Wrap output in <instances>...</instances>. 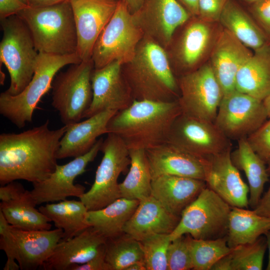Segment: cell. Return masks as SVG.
Returning a JSON list of instances; mask_svg holds the SVG:
<instances>
[{"label":"cell","instance_id":"6da1fadb","mask_svg":"<svg viewBox=\"0 0 270 270\" xmlns=\"http://www.w3.org/2000/svg\"><path fill=\"white\" fill-rule=\"evenodd\" d=\"M49 122L20 133L0 134V184L18 180L32 184L46 178L55 170L64 125L50 130Z\"/></svg>","mask_w":270,"mask_h":270},{"label":"cell","instance_id":"7a4b0ae2","mask_svg":"<svg viewBox=\"0 0 270 270\" xmlns=\"http://www.w3.org/2000/svg\"><path fill=\"white\" fill-rule=\"evenodd\" d=\"M182 112L178 100H134L110 119L107 134L118 136L128 149L146 150L167 142L172 124Z\"/></svg>","mask_w":270,"mask_h":270},{"label":"cell","instance_id":"3957f363","mask_svg":"<svg viewBox=\"0 0 270 270\" xmlns=\"http://www.w3.org/2000/svg\"><path fill=\"white\" fill-rule=\"evenodd\" d=\"M134 100H178L180 90L165 48L144 36L134 57L122 67Z\"/></svg>","mask_w":270,"mask_h":270},{"label":"cell","instance_id":"277c9868","mask_svg":"<svg viewBox=\"0 0 270 270\" xmlns=\"http://www.w3.org/2000/svg\"><path fill=\"white\" fill-rule=\"evenodd\" d=\"M28 27L38 52L54 55L77 53L78 38L69 1L28 8L16 14Z\"/></svg>","mask_w":270,"mask_h":270},{"label":"cell","instance_id":"5b68a950","mask_svg":"<svg viewBox=\"0 0 270 270\" xmlns=\"http://www.w3.org/2000/svg\"><path fill=\"white\" fill-rule=\"evenodd\" d=\"M78 53L54 55L38 52L33 76L19 94H0V113L18 128L32 120L34 112L42 97L52 88L58 72L66 65L80 63Z\"/></svg>","mask_w":270,"mask_h":270},{"label":"cell","instance_id":"8992f818","mask_svg":"<svg viewBox=\"0 0 270 270\" xmlns=\"http://www.w3.org/2000/svg\"><path fill=\"white\" fill-rule=\"evenodd\" d=\"M0 25L3 34L0 42V60L10 79L8 88L4 92L16 96L31 80L38 52L28 27L18 16L0 20Z\"/></svg>","mask_w":270,"mask_h":270},{"label":"cell","instance_id":"52a82bcc","mask_svg":"<svg viewBox=\"0 0 270 270\" xmlns=\"http://www.w3.org/2000/svg\"><path fill=\"white\" fill-rule=\"evenodd\" d=\"M144 34L133 14L122 0L94 46L92 59L94 68H102L116 60L125 64L132 60Z\"/></svg>","mask_w":270,"mask_h":270},{"label":"cell","instance_id":"ba28073f","mask_svg":"<svg viewBox=\"0 0 270 270\" xmlns=\"http://www.w3.org/2000/svg\"><path fill=\"white\" fill-rule=\"evenodd\" d=\"M232 206L207 186L182 212L170 240L186 234L195 239L226 236Z\"/></svg>","mask_w":270,"mask_h":270},{"label":"cell","instance_id":"9c48e42d","mask_svg":"<svg viewBox=\"0 0 270 270\" xmlns=\"http://www.w3.org/2000/svg\"><path fill=\"white\" fill-rule=\"evenodd\" d=\"M92 59L70 64L56 74L52 83V105L59 113L64 125L80 122L92 99Z\"/></svg>","mask_w":270,"mask_h":270},{"label":"cell","instance_id":"30bf717a","mask_svg":"<svg viewBox=\"0 0 270 270\" xmlns=\"http://www.w3.org/2000/svg\"><path fill=\"white\" fill-rule=\"evenodd\" d=\"M106 134L100 150L103 156L94 182L79 198L88 210L103 208L121 198L118 180L130 163L129 149L124 141L114 134Z\"/></svg>","mask_w":270,"mask_h":270},{"label":"cell","instance_id":"8fae6325","mask_svg":"<svg viewBox=\"0 0 270 270\" xmlns=\"http://www.w3.org/2000/svg\"><path fill=\"white\" fill-rule=\"evenodd\" d=\"M177 80L180 94L178 102L182 112L214 122L224 93L210 64Z\"/></svg>","mask_w":270,"mask_h":270},{"label":"cell","instance_id":"7c38bea8","mask_svg":"<svg viewBox=\"0 0 270 270\" xmlns=\"http://www.w3.org/2000/svg\"><path fill=\"white\" fill-rule=\"evenodd\" d=\"M268 118L263 101L235 90L223 96L214 123L230 140H238Z\"/></svg>","mask_w":270,"mask_h":270},{"label":"cell","instance_id":"4fadbf2b","mask_svg":"<svg viewBox=\"0 0 270 270\" xmlns=\"http://www.w3.org/2000/svg\"><path fill=\"white\" fill-rule=\"evenodd\" d=\"M167 142L200 158L232 148L230 140L214 122L182 112L171 127Z\"/></svg>","mask_w":270,"mask_h":270},{"label":"cell","instance_id":"5bb4252c","mask_svg":"<svg viewBox=\"0 0 270 270\" xmlns=\"http://www.w3.org/2000/svg\"><path fill=\"white\" fill-rule=\"evenodd\" d=\"M104 140H98L86 154L74 158L63 165L57 164L55 170L46 179L33 183V188L28 190L30 198L36 206L66 200L70 196L80 198L84 192L82 185L75 184L76 178L86 171L89 163L92 162L100 151Z\"/></svg>","mask_w":270,"mask_h":270},{"label":"cell","instance_id":"9a60e30c","mask_svg":"<svg viewBox=\"0 0 270 270\" xmlns=\"http://www.w3.org/2000/svg\"><path fill=\"white\" fill-rule=\"evenodd\" d=\"M122 66L116 60L93 70L90 78L92 99L83 118L106 110L118 112L132 104L134 98L123 76Z\"/></svg>","mask_w":270,"mask_h":270},{"label":"cell","instance_id":"2e32d148","mask_svg":"<svg viewBox=\"0 0 270 270\" xmlns=\"http://www.w3.org/2000/svg\"><path fill=\"white\" fill-rule=\"evenodd\" d=\"M132 14L144 36L165 48L190 14L177 0H148Z\"/></svg>","mask_w":270,"mask_h":270},{"label":"cell","instance_id":"e0dca14e","mask_svg":"<svg viewBox=\"0 0 270 270\" xmlns=\"http://www.w3.org/2000/svg\"><path fill=\"white\" fill-rule=\"evenodd\" d=\"M78 38L77 53L82 61L92 59L101 32L112 17L116 0H70Z\"/></svg>","mask_w":270,"mask_h":270},{"label":"cell","instance_id":"ac0fdd59","mask_svg":"<svg viewBox=\"0 0 270 270\" xmlns=\"http://www.w3.org/2000/svg\"><path fill=\"white\" fill-rule=\"evenodd\" d=\"M231 152L232 148L206 158L204 181L208 188L232 207L247 208L249 187L233 164Z\"/></svg>","mask_w":270,"mask_h":270},{"label":"cell","instance_id":"d6986e66","mask_svg":"<svg viewBox=\"0 0 270 270\" xmlns=\"http://www.w3.org/2000/svg\"><path fill=\"white\" fill-rule=\"evenodd\" d=\"M145 150L152 179L172 175L205 180L206 158H198L168 142Z\"/></svg>","mask_w":270,"mask_h":270},{"label":"cell","instance_id":"ffe728a7","mask_svg":"<svg viewBox=\"0 0 270 270\" xmlns=\"http://www.w3.org/2000/svg\"><path fill=\"white\" fill-rule=\"evenodd\" d=\"M106 238L92 226L67 240H61L44 263L45 270H71L105 250Z\"/></svg>","mask_w":270,"mask_h":270},{"label":"cell","instance_id":"44dd1931","mask_svg":"<svg viewBox=\"0 0 270 270\" xmlns=\"http://www.w3.org/2000/svg\"><path fill=\"white\" fill-rule=\"evenodd\" d=\"M12 226V225H11ZM15 258L22 270L42 267L64 236L62 230H26L12 226Z\"/></svg>","mask_w":270,"mask_h":270},{"label":"cell","instance_id":"7402d4cb","mask_svg":"<svg viewBox=\"0 0 270 270\" xmlns=\"http://www.w3.org/2000/svg\"><path fill=\"white\" fill-rule=\"evenodd\" d=\"M228 30L218 35L210 56V64L224 95L235 90L238 72L252 52Z\"/></svg>","mask_w":270,"mask_h":270},{"label":"cell","instance_id":"603a6c76","mask_svg":"<svg viewBox=\"0 0 270 270\" xmlns=\"http://www.w3.org/2000/svg\"><path fill=\"white\" fill-rule=\"evenodd\" d=\"M180 218L169 212L150 195L140 200L126 224L124 232L140 242L154 234H170Z\"/></svg>","mask_w":270,"mask_h":270},{"label":"cell","instance_id":"cb8c5ba5","mask_svg":"<svg viewBox=\"0 0 270 270\" xmlns=\"http://www.w3.org/2000/svg\"><path fill=\"white\" fill-rule=\"evenodd\" d=\"M118 112L106 110L86 120L67 126L57 152L58 160L82 156L92 148L101 135L107 134L106 127L110 119Z\"/></svg>","mask_w":270,"mask_h":270},{"label":"cell","instance_id":"d4e9b609","mask_svg":"<svg viewBox=\"0 0 270 270\" xmlns=\"http://www.w3.org/2000/svg\"><path fill=\"white\" fill-rule=\"evenodd\" d=\"M206 186L203 180L163 175L152 179L151 196L169 212L180 216L182 211Z\"/></svg>","mask_w":270,"mask_h":270},{"label":"cell","instance_id":"484cf974","mask_svg":"<svg viewBox=\"0 0 270 270\" xmlns=\"http://www.w3.org/2000/svg\"><path fill=\"white\" fill-rule=\"evenodd\" d=\"M235 90L263 101L270 93V44L254 50L238 70Z\"/></svg>","mask_w":270,"mask_h":270},{"label":"cell","instance_id":"4316f807","mask_svg":"<svg viewBox=\"0 0 270 270\" xmlns=\"http://www.w3.org/2000/svg\"><path fill=\"white\" fill-rule=\"evenodd\" d=\"M139 202L121 197L103 208L88 210L85 222L106 239L115 238L124 234V226Z\"/></svg>","mask_w":270,"mask_h":270},{"label":"cell","instance_id":"83f0119b","mask_svg":"<svg viewBox=\"0 0 270 270\" xmlns=\"http://www.w3.org/2000/svg\"><path fill=\"white\" fill-rule=\"evenodd\" d=\"M212 31L208 22L200 18L189 24L182 36L176 51L180 76L196 68L210 44Z\"/></svg>","mask_w":270,"mask_h":270},{"label":"cell","instance_id":"f1b7e54d","mask_svg":"<svg viewBox=\"0 0 270 270\" xmlns=\"http://www.w3.org/2000/svg\"><path fill=\"white\" fill-rule=\"evenodd\" d=\"M230 158L234 166L246 174L249 184V205L254 209L270 176L267 171L266 163L250 148L246 138L238 140L237 148L231 152Z\"/></svg>","mask_w":270,"mask_h":270},{"label":"cell","instance_id":"f546056e","mask_svg":"<svg viewBox=\"0 0 270 270\" xmlns=\"http://www.w3.org/2000/svg\"><path fill=\"white\" fill-rule=\"evenodd\" d=\"M270 230V218L260 216L254 210L232 207L226 236L230 248L252 243Z\"/></svg>","mask_w":270,"mask_h":270},{"label":"cell","instance_id":"4dcf8cb0","mask_svg":"<svg viewBox=\"0 0 270 270\" xmlns=\"http://www.w3.org/2000/svg\"><path fill=\"white\" fill-rule=\"evenodd\" d=\"M219 20L244 45L254 50L266 44L264 31L234 0H228Z\"/></svg>","mask_w":270,"mask_h":270},{"label":"cell","instance_id":"1f68e13d","mask_svg":"<svg viewBox=\"0 0 270 270\" xmlns=\"http://www.w3.org/2000/svg\"><path fill=\"white\" fill-rule=\"evenodd\" d=\"M38 210L54 223L56 228L63 230L62 240L70 239L89 226L85 222L88 210L80 200H66L58 203L47 204Z\"/></svg>","mask_w":270,"mask_h":270},{"label":"cell","instance_id":"d6a6232c","mask_svg":"<svg viewBox=\"0 0 270 270\" xmlns=\"http://www.w3.org/2000/svg\"><path fill=\"white\" fill-rule=\"evenodd\" d=\"M130 168L119 184L122 198L140 200L151 195L152 178L144 149H129Z\"/></svg>","mask_w":270,"mask_h":270},{"label":"cell","instance_id":"836d02e7","mask_svg":"<svg viewBox=\"0 0 270 270\" xmlns=\"http://www.w3.org/2000/svg\"><path fill=\"white\" fill-rule=\"evenodd\" d=\"M30 198L28 190L20 198L8 202H1L0 210L14 227L26 230H49L50 220L38 209Z\"/></svg>","mask_w":270,"mask_h":270},{"label":"cell","instance_id":"e575fe53","mask_svg":"<svg viewBox=\"0 0 270 270\" xmlns=\"http://www.w3.org/2000/svg\"><path fill=\"white\" fill-rule=\"evenodd\" d=\"M105 258L112 270H126L134 262L144 260L142 244L125 233L106 239Z\"/></svg>","mask_w":270,"mask_h":270},{"label":"cell","instance_id":"d590c367","mask_svg":"<svg viewBox=\"0 0 270 270\" xmlns=\"http://www.w3.org/2000/svg\"><path fill=\"white\" fill-rule=\"evenodd\" d=\"M190 248L192 270H210L220 258L229 254L232 248L228 246L226 237L214 240H198L190 236Z\"/></svg>","mask_w":270,"mask_h":270},{"label":"cell","instance_id":"8d00e7d4","mask_svg":"<svg viewBox=\"0 0 270 270\" xmlns=\"http://www.w3.org/2000/svg\"><path fill=\"white\" fill-rule=\"evenodd\" d=\"M266 237L260 236L255 242L232 248L229 253L232 270H261L267 248Z\"/></svg>","mask_w":270,"mask_h":270},{"label":"cell","instance_id":"74e56055","mask_svg":"<svg viewBox=\"0 0 270 270\" xmlns=\"http://www.w3.org/2000/svg\"><path fill=\"white\" fill-rule=\"evenodd\" d=\"M170 234H156L140 241L147 270H168V250Z\"/></svg>","mask_w":270,"mask_h":270},{"label":"cell","instance_id":"f35d334b","mask_svg":"<svg viewBox=\"0 0 270 270\" xmlns=\"http://www.w3.org/2000/svg\"><path fill=\"white\" fill-rule=\"evenodd\" d=\"M190 236L186 234L171 241L168 250V270H192Z\"/></svg>","mask_w":270,"mask_h":270},{"label":"cell","instance_id":"ab89813d","mask_svg":"<svg viewBox=\"0 0 270 270\" xmlns=\"http://www.w3.org/2000/svg\"><path fill=\"white\" fill-rule=\"evenodd\" d=\"M252 150L266 163L270 160V118L246 138Z\"/></svg>","mask_w":270,"mask_h":270},{"label":"cell","instance_id":"60d3db41","mask_svg":"<svg viewBox=\"0 0 270 270\" xmlns=\"http://www.w3.org/2000/svg\"><path fill=\"white\" fill-rule=\"evenodd\" d=\"M228 0H198V16L209 22L219 20L222 10Z\"/></svg>","mask_w":270,"mask_h":270},{"label":"cell","instance_id":"b9f144b4","mask_svg":"<svg viewBox=\"0 0 270 270\" xmlns=\"http://www.w3.org/2000/svg\"><path fill=\"white\" fill-rule=\"evenodd\" d=\"M250 4L252 13L264 31L270 36V0H260Z\"/></svg>","mask_w":270,"mask_h":270},{"label":"cell","instance_id":"7bdbcfd3","mask_svg":"<svg viewBox=\"0 0 270 270\" xmlns=\"http://www.w3.org/2000/svg\"><path fill=\"white\" fill-rule=\"evenodd\" d=\"M26 190L20 183L13 181L0 188V199L2 202H8L22 198Z\"/></svg>","mask_w":270,"mask_h":270},{"label":"cell","instance_id":"ee69618b","mask_svg":"<svg viewBox=\"0 0 270 270\" xmlns=\"http://www.w3.org/2000/svg\"><path fill=\"white\" fill-rule=\"evenodd\" d=\"M28 6L21 0H0V20L16 15Z\"/></svg>","mask_w":270,"mask_h":270},{"label":"cell","instance_id":"f6af8a7d","mask_svg":"<svg viewBox=\"0 0 270 270\" xmlns=\"http://www.w3.org/2000/svg\"><path fill=\"white\" fill-rule=\"evenodd\" d=\"M71 270H112L106 260L105 250L88 262L72 268Z\"/></svg>","mask_w":270,"mask_h":270},{"label":"cell","instance_id":"bcb514c9","mask_svg":"<svg viewBox=\"0 0 270 270\" xmlns=\"http://www.w3.org/2000/svg\"><path fill=\"white\" fill-rule=\"evenodd\" d=\"M253 210L260 216L270 218V186Z\"/></svg>","mask_w":270,"mask_h":270},{"label":"cell","instance_id":"7dc6e473","mask_svg":"<svg viewBox=\"0 0 270 270\" xmlns=\"http://www.w3.org/2000/svg\"><path fill=\"white\" fill-rule=\"evenodd\" d=\"M212 270H232V260L229 254L218 260L212 266Z\"/></svg>","mask_w":270,"mask_h":270},{"label":"cell","instance_id":"c3c4849f","mask_svg":"<svg viewBox=\"0 0 270 270\" xmlns=\"http://www.w3.org/2000/svg\"><path fill=\"white\" fill-rule=\"evenodd\" d=\"M70 0H28V5L32 8H42L58 4Z\"/></svg>","mask_w":270,"mask_h":270},{"label":"cell","instance_id":"681fc988","mask_svg":"<svg viewBox=\"0 0 270 270\" xmlns=\"http://www.w3.org/2000/svg\"><path fill=\"white\" fill-rule=\"evenodd\" d=\"M188 12L193 16H198V0H180Z\"/></svg>","mask_w":270,"mask_h":270},{"label":"cell","instance_id":"f907efd6","mask_svg":"<svg viewBox=\"0 0 270 270\" xmlns=\"http://www.w3.org/2000/svg\"><path fill=\"white\" fill-rule=\"evenodd\" d=\"M128 6L130 12L134 14L142 6L144 0H122Z\"/></svg>","mask_w":270,"mask_h":270},{"label":"cell","instance_id":"816d5d0a","mask_svg":"<svg viewBox=\"0 0 270 270\" xmlns=\"http://www.w3.org/2000/svg\"><path fill=\"white\" fill-rule=\"evenodd\" d=\"M126 270H147L144 260L136 261L129 266Z\"/></svg>","mask_w":270,"mask_h":270},{"label":"cell","instance_id":"f5cc1de1","mask_svg":"<svg viewBox=\"0 0 270 270\" xmlns=\"http://www.w3.org/2000/svg\"><path fill=\"white\" fill-rule=\"evenodd\" d=\"M19 269H20V266L16 260L6 261L3 268L4 270H18Z\"/></svg>","mask_w":270,"mask_h":270},{"label":"cell","instance_id":"db71d44e","mask_svg":"<svg viewBox=\"0 0 270 270\" xmlns=\"http://www.w3.org/2000/svg\"><path fill=\"white\" fill-rule=\"evenodd\" d=\"M264 236L266 238L267 246L268 247L269 252L268 261L266 270H270V230L266 232Z\"/></svg>","mask_w":270,"mask_h":270},{"label":"cell","instance_id":"11a10c76","mask_svg":"<svg viewBox=\"0 0 270 270\" xmlns=\"http://www.w3.org/2000/svg\"><path fill=\"white\" fill-rule=\"evenodd\" d=\"M263 102L266 108L268 117L270 118V93L263 100Z\"/></svg>","mask_w":270,"mask_h":270},{"label":"cell","instance_id":"9f6ffc18","mask_svg":"<svg viewBox=\"0 0 270 270\" xmlns=\"http://www.w3.org/2000/svg\"><path fill=\"white\" fill-rule=\"evenodd\" d=\"M266 168L270 176V160L266 162Z\"/></svg>","mask_w":270,"mask_h":270},{"label":"cell","instance_id":"6f0895ef","mask_svg":"<svg viewBox=\"0 0 270 270\" xmlns=\"http://www.w3.org/2000/svg\"><path fill=\"white\" fill-rule=\"evenodd\" d=\"M242 0L246 2H247L250 4H252L253 2H257L260 0Z\"/></svg>","mask_w":270,"mask_h":270},{"label":"cell","instance_id":"680465c9","mask_svg":"<svg viewBox=\"0 0 270 270\" xmlns=\"http://www.w3.org/2000/svg\"><path fill=\"white\" fill-rule=\"evenodd\" d=\"M21 0L28 5V0Z\"/></svg>","mask_w":270,"mask_h":270}]
</instances>
